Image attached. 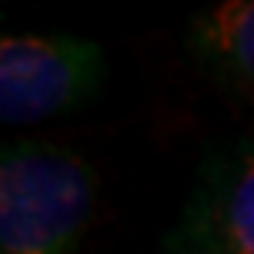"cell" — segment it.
<instances>
[{
	"label": "cell",
	"instance_id": "obj_2",
	"mask_svg": "<svg viewBox=\"0 0 254 254\" xmlns=\"http://www.w3.org/2000/svg\"><path fill=\"white\" fill-rule=\"evenodd\" d=\"M103 76V50L79 37H3L0 116L10 126L43 123L73 109Z\"/></svg>",
	"mask_w": 254,
	"mask_h": 254
},
{
	"label": "cell",
	"instance_id": "obj_3",
	"mask_svg": "<svg viewBox=\"0 0 254 254\" xmlns=\"http://www.w3.org/2000/svg\"><path fill=\"white\" fill-rule=\"evenodd\" d=\"M162 254H254V139L205 165Z\"/></svg>",
	"mask_w": 254,
	"mask_h": 254
},
{
	"label": "cell",
	"instance_id": "obj_1",
	"mask_svg": "<svg viewBox=\"0 0 254 254\" xmlns=\"http://www.w3.org/2000/svg\"><path fill=\"white\" fill-rule=\"evenodd\" d=\"M93 211V175L47 142H17L0 162V254H69Z\"/></svg>",
	"mask_w": 254,
	"mask_h": 254
},
{
	"label": "cell",
	"instance_id": "obj_4",
	"mask_svg": "<svg viewBox=\"0 0 254 254\" xmlns=\"http://www.w3.org/2000/svg\"><path fill=\"white\" fill-rule=\"evenodd\" d=\"M189 50L201 69L254 96V0H228L195 17Z\"/></svg>",
	"mask_w": 254,
	"mask_h": 254
}]
</instances>
